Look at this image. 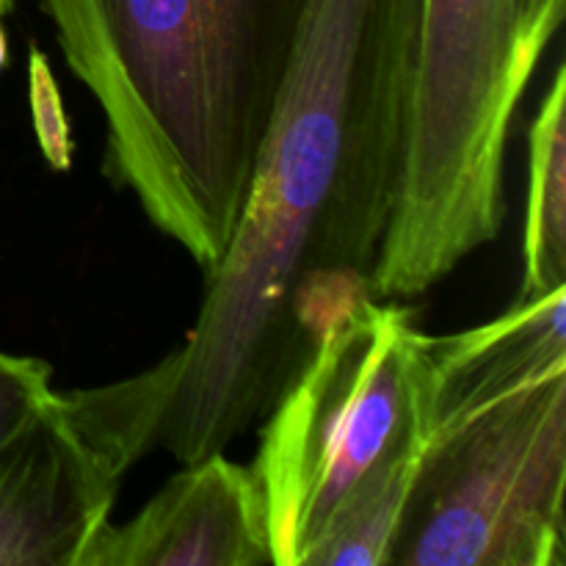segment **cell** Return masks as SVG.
Segmentation results:
<instances>
[{
	"mask_svg": "<svg viewBox=\"0 0 566 566\" xmlns=\"http://www.w3.org/2000/svg\"><path fill=\"white\" fill-rule=\"evenodd\" d=\"M420 0H310L232 241L216 269L158 448L221 453L276 407L357 298L396 210Z\"/></svg>",
	"mask_w": 566,
	"mask_h": 566,
	"instance_id": "6da1fadb",
	"label": "cell"
},
{
	"mask_svg": "<svg viewBox=\"0 0 566 566\" xmlns=\"http://www.w3.org/2000/svg\"><path fill=\"white\" fill-rule=\"evenodd\" d=\"M105 125L103 171L208 274L310 0H39Z\"/></svg>",
	"mask_w": 566,
	"mask_h": 566,
	"instance_id": "7a4b0ae2",
	"label": "cell"
},
{
	"mask_svg": "<svg viewBox=\"0 0 566 566\" xmlns=\"http://www.w3.org/2000/svg\"><path fill=\"white\" fill-rule=\"evenodd\" d=\"M566 365L434 415L390 566H566Z\"/></svg>",
	"mask_w": 566,
	"mask_h": 566,
	"instance_id": "3957f363",
	"label": "cell"
},
{
	"mask_svg": "<svg viewBox=\"0 0 566 566\" xmlns=\"http://www.w3.org/2000/svg\"><path fill=\"white\" fill-rule=\"evenodd\" d=\"M415 318L392 298H357L265 415L252 468L269 503L274 566H304L343 497L407 423L426 343Z\"/></svg>",
	"mask_w": 566,
	"mask_h": 566,
	"instance_id": "277c9868",
	"label": "cell"
},
{
	"mask_svg": "<svg viewBox=\"0 0 566 566\" xmlns=\"http://www.w3.org/2000/svg\"><path fill=\"white\" fill-rule=\"evenodd\" d=\"M180 348L103 387L59 392L0 451V566H77L138 459L158 448Z\"/></svg>",
	"mask_w": 566,
	"mask_h": 566,
	"instance_id": "5b68a950",
	"label": "cell"
},
{
	"mask_svg": "<svg viewBox=\"0 0 566 566\" xmlns=\"http://www.w3.org/2000/svg\"><path fill=\"white\" fill-rule=\"evenodd\" d=\"M77 566H274L269 503L252 464H182L127 523L97 531Z\"/></svg>",
	"mask_w": 566,
	"mask_h": 566,
	"instance_id": "8992f818",
	"label": "cell"
},
{
	"mask_svg": "<svg viewBox=\"0 0 566 566\" xmlns=\"http://www.w3.org/2000/svg\"><path fill=\"white\" fill-rule=\"evenodd\" d=\"M426 348V343H423ZM431 403L426 392L423 354L415 381L412 412L398 431L392 446L376 459L368 473L352 486L335 517L315 547L310 551L304 566H390L392 547L401 534L426 451H429Z\"/></svg>",
	"mask_w": 566,
	"mask_h": 566,
	"instance_id": "52a82bcc",
	"label": "cell"
},
{
	"mask_svg": "<svg viewBox=\"0 0 566 566\" xmlns=\"http://www.w3.org/2000/svg\"><path fill=\"white\" fill-rule=\"evenodd\" d=\"M566 285V70L558 64L528 130L520 296Z\"/></svg>",
	"mask_w": 566,
	"mask_h": 566,
	"instance_id": "ba28073f",
	"label": "cell"
},
{
	"mask_svg": "<svg viewBox=\"0 0 566 566\" xmlns=\"http://www.w3.org/2000/svg\"><path fill=\"white\" fill-rule=\"evenodd\" d=\"M53 396V365L0 348V451L39 418Z\"/></svg>",
	"mask_w": 566,
	"mask_h": 566,
	"instance_id": "9c48e42d",
	"label": "cell"
},
{
	"mask_svg": "<svg viewBox=\"0 0 566 566\" xmlns=\"http://www.w3.org/2000/svg\"><path fill=\"white\" fill-rule=\"evenodd\" d=\"M28 99H31L33 133H36L44 160L55 171H66L72 166L70 122H66L59 83L50 70L48 55L33 42L28 44Z\"/></svg>",
	"mask_w": 566,
	"mask_h": 566,
	"instance_id": "30bf717a",
	"label": "cell"
},
{
	"mask_svg": "<svg viewBox=\"0 0 566 566\" xmlns=\"http://www.w3.org/2000/svg\"><path fill=\"white\" fill-rule=\"evenodd\" d=\"M3 11H0V72H3L6 61H9V36H6V25H3Z\"/></svg>",
	"mask_w": 566,
	"mask_h": 566,
	"instance_id": "8fae6325",
	"label": "cell"
},
{
	"mask_svg": "<svg viewBox=\"0 0 566 566\" xmlns=\"http://www.w3.org/2000/svg\"><path fill=\"white\" fill-rule=\"evenodd\" d=\"M11 3H14V0H0V11H3V14H9Z\"/></svg>",
	"mask_w": 566,
	"mask_h": 566,
	"instance_id": "7c38bea8",
	"label": "cell"
}]
</instances>
